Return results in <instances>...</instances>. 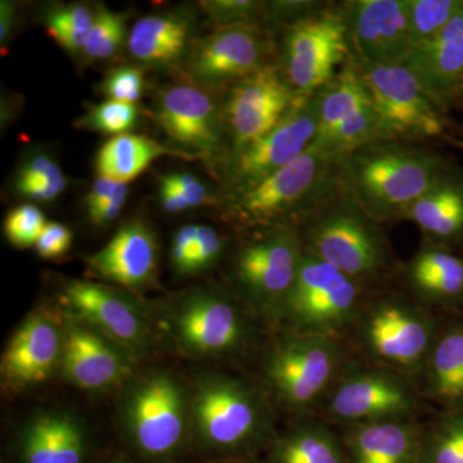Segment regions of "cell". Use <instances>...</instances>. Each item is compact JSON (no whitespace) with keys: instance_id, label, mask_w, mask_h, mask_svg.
<instances>
[{"instance_id":"6da1fadb","label":"cell","mask_w":463,"mask_h":463,"mask_svg":"<svg viewBox=\"0 0 463 463\" xmlns=\"http://www.w3.org/2000/svg\"><path fill=\"white\" fill-rule=\"evenodd\" d=\"M341 191L376 222L403 218L448 173L434 152L397 141L365 145L337 158Z\"/></svg>"},{"instance_id":"7a4b0ae2","label":"cell","mask_w":463,"mask_h":463,"mask_svg":"<svg viewBox=\"0 0 463 463\" xmlns=\"http://www.w3.org/2000/svg\"><path fill=\"white\" fill-rule=\"evenodd\" d=\"M190 390L191 434L206 449H250L272 432V412L260 390L221 373H201Z\"/></svg>"},{"instance_id":"3957f363","label":"cell","mask_w":463,"mask_h":463,"mask_svg":"<svg viewBox=\"0 0 463 463\" xmlns=\"http://www.w3.org/2000/svg\"><path fill=\"white\" fill-rule=\"evenodd\" d=\"M341 194L337 158L315 141L294 163L233 194L231 213L241 223L274 228L291 219H309Z\"/></svg>"},{"instance_id":"277c9868","label":"cell","mask_w":463,"mask_h":463,"mask_svg":"<svg viewBox=\"0 0 463 463\" xmlns=\"http://www.w3.org/2000/svg\"><path fill=\"white\" fill-rule=\"evenodd\" d=\"M118 403V422L139 455L167 459L191 434L190 390L167 371L128 381Z\"/></svg>"},{"instance_id":"5b68a950","label":"cell","mask_w":463,"mask_h":463,"mask_svg":"<svg viewBox=\"0 0 463 463\" xmlns=\"http://www.w3.org/2000/svg\"><path fill=\"white\" fill-rule=\"evenodd\" d=\"M306 251L356 282L373 279L388 263V243L377 222L344 194L310 216Z\"/></svg>"},{"instance_id":"8992f818","label":"cell","mask_w":463,"mask_h":463,"mask_svg":"<svg viewBox=\"0 0 463 463\" xmlns=\"http://www.w3.org/2000/svg\"><path fill=\"white\" fill-rule=\"evenodd\" d=\"M164 327L174 345L199 359H222L241 352L249 325L239 307L215 288H192L164 310Z\"/></svg>"},{"instance_id":"52a82bcc","label":"cell","mask_w":463,"mask_h":463,"mask_svg":"<svg viewBox=\"0 0 463 463\" xmlns=\"http://www.w3.org/2000/svg\"><path fill=\"white\" fill-rule=\"evenodd\" d=\"M352 58L344 9L323 7L286 24L283 76L298 97H312L330 83Z\"/></svg>"},{"instance_id":"ba28073f","label":"cell","mask_w":463,"mask_h":463,"mask_svg":"<svg viewBox=\"0 0 463 463\" xmlns=\"http://www.w3.org/2000/svg\"><path fill=\"white\" fill-rule=\"evenodd\" d=\"M352 62L379 112L389 141L434 138L443 134L440 109L403 63Z\"/></svg>"},{"instance_id":"9c48e42d","label":"cell","mask_w":463,"mask_h":463,"mask_svg":"<svg viewBox=\"0 0 463 463\" xmlns=\"http://www.w3.org/2000/svg\"><path fill=\"white\" fill-rule=\"evenodd\" d=\"M306 254L304 241L291 224L270 228L265 236L241 250L234 279L252 309L279 317Z\"/></svg>"},{"instance_id":"30bf717a","label":"cell","mask_w":463,"mask_h":463,"mask_svg":"<svg viewBox=\"0 0 463 463\" xmlns=\"http://www.w3.org/2000/svg\"><path fill=\"white\" fill-rule=\"evenodd\" d=\"M359 297L355 279L306 251L279 317L298 334L328 336L354 315Z\"/></svg>"},{"instance_id":"8fae6325","label":"cell","mask_w":463,"mask_h":463,"mask_svg":"<svg viewBox=\"0 0 463 463\" xmlns=\"http://www.w3.org/2000/svg\"><path fill=\"white\" fill-rule=\"evenodd\" d=\"M318 124V96L300 97L273 130L232 151L225 174L233 194L254 187L303 156L317 139Z\"/></svg>"},{"instance_id":"7c38bea8","label":"cell","mask_w":463,"mask_h":463,"mask_svg":"<svg viewBox=\"0 0 463 463\" xmlns=\"http://www.w3.org/2000/svg\"><path fill=\"white\" fill-rule=\"evenodd\" d=\"M339 359L336 344L326 335H295L270 350L264 362L265 383L279 403L306 408L327 388Z\"/></svg>"},{"instance_id":"4fadbf2b","label":"cell","mask_w":463,"mask_h":463,"mask_svg":"<svg viewBox=\"0 0 463 463\" xmlns=\"http://www.w3.org/2000/svg\"><path fill=\"white\" fill-rule=\"evenodd\" d=\"M63 312L96 328L137 358L154 345V328L146 307L136 298L108 285L69 279L61 289Z\"/></svg>"},{"instance_id":"5bb4252c","label":"cell","mask_w":463,"mask_h":463,"mask_svg":"<svg viewBox=\"0 0 463 463\" xmlns=\"http://www.w3.org/2000/svg\"><path fill=\"white\" fill-rule=\"evenodd\" d=\"M269 36L258 23L231 24L192 42L185 71L196 87L233 85L268 65Z\"/></svg>"},{"instance_id":"9a60e30c","label":"cell","mask_w":463,"mask_h":463,"mask_svg":"<svg viewBox=\"0 0 463 463\" xmlns=\"http://www.w3.org/2000/svg\"><path fill=\"white\" fill-rule=\"evenodd\" d=\"M61 376L76 389L109 392L132 377L137 356L76 317L63 312Z\"/></svg>"},{"instance_id":"2e32d148","label":"cell","mask_w":463,"mask_h":463,"mask_svg":"<svg viewBox=\"0 0 463 463\" xmlns=\"http://www.w3.org/2000/svg\"><path fill=\"white\" fill-rule=\"evenodd\" d=\"M298 99L281 69L270 63L232 85L224 108L232 151L246 147L273 130Z\"/></svg>"},{"instance_id":"e0dca14e","label":"cell","mask_w":463,"mask_h":463,"mask_svg":"<svg viewBox=\"0 0 463 463\" xmlns=\"http://www.w3.org/2000/svg\"><path fill=\"white\" fill-rule=\"evenodd\" d=\"M343 9L352 60L402 62L412 48L408 0H354Z\"/></svg>"},{"instance_id":"ac0fdd59","label":"cell","mask_w":463,"mask_h":463,"mask_svg":"<svg viewBox=\"0 0 463 463\" xmlns=\"http://www.w3.org/2000/svg\"><path fill=\"white\" fill-rule=\"evenodd\" d=\"M62 347V321L45 310H33L18 326L3 353V386L24 392L44 383L60 373Z\"/></svg>"},{"instance_id":"d6986e66","label":"cell","mask_w":463,"mask_h":463,"mask_svg":"<svg viewBox=\"0 0 463 463\" xmlns=\"http://www.w3.org/2000/svg\"><path fill=\"white\" fill-rule=\"evenodd\" d=\"M155 120L178 145L205 155L218 154L228 133L224 112L196 85H172L161 91Z\"/></svg>"},{"instance_id":"ffe728a7","label":"cell","mask_w":463,"mask_h":463,"mask_svg":"<svg viewBox=\"0 0 463 463\" xmlns=\"http://www.w3.org/2000/svg\"><path fill=\"white\" fill-rule=\"evenodd\" d=\"M87 263L100 279L127 288H146L156 279V237L145 222H129L116 232L105 248L90 255Z\"/></svg>"},{"instance_id":"44dd1931","label":"cell","mask_w":463,"mask_h":463,"mask_svg":"<svg viewBox=\"0 0 463 463\" xmlns=\"http://www.w3.org/2000/svg\"><path fill=\"white\" fill-rule=\"evenodd\" d=\"M413 398L403 383L385 373L354 374L331 397L330 412L345 422L389 421L410 412Z\"/></svg>"},{"instance_id":"7402d4cb","label":"cell","mask_w":463,"mask_h":463,"mask_svg":"<svg viewBox=\"0 0 463 463\" xmlns=\"http://www.w3.org/2000/svg\"><path fill=\"white\" fill-rule=\"evenodd\" d=\"M401 63L419 79L439 109L446 108L463 76V11L430 41L408 52Z\"/></svg>"},{"instance_id":"603a6c76","label":"cell","mask_w":463,"mask_h":463,"mask_svg":"<svg viewBox=\"0 0 463 463\" xmlns=\"http://www.w3.org/2000/svg\"><path fill=\"white\" fill-rule=\"evenodd\" d=\"M87 449L83 422L67 411L33 413L18 437L21 463H84Z\"/></svg>"},{"instance_id":"cb8c5ba5","label":"cell","mask_w":463,"mask_h":463,"mask_svg":"<svg viewBox=\"0 0 463 463\" xmlns=\"http://www.w3.org/2000/svg\"><path fill=\"white\" fill-rule=\"evenodd\" d=\"M431 326L410 307L386 303L371 313L367 341L374 354L390 364H416L431 343Z\"/></svg>"},{"instance_id":"d4e9b609","label":"cell","mask_w":463,"mask_h":463,"mask_svg":"<svg viewBox=\"0 0 463 463\" xmlns=\"http://www.w3.org/2000/svg\"><path fill=\"white\" fill-rule=\"evenodd\" d=\"M191 30L185 14H149L134 24L128 48L134 60L145 65L172 66L187 54Z\"/></svg>"},{"instance_id":"484cf974","label":"cell","mask_w":463,"mask_h":463,"mask_svg":"<svg viewBox=\"0 0 463 463\" xmlns=\"http://www.w3.org/2000/svg\"><path fill=\"white\" fill-rule=\"evenodd\" d=\"M353 463H416L420 444L416 429L408 423L367 422L347 439Z\"/></svg>"},{"instance_id":"4316f807","label":"cell","mask_w":463,"mask_h":463,"mask_svg":"<svg viewBox=\"0 0 463 463\" xmlns=\"http://www.w3.org/2000/svg\"><path fill=\"white\" fill-rule=\"evenodd\" d=\"M403 219L412 222L429 236L450 240L463 233V179L447 173L408 207Z\"/></svg>"},{"instance_id":"83f0119b","label":"cell","mask_w":463,"mask_h":463,"mask_svg":"<svg viewBox=\"0 0 463 463\" xmlns=\"http://www.w3.org/2000/svg\"><path fill=\"white\" fill-rule=\"evenodd\" d=\"M163 156L194 158L188 152L170 149L148 137L121 134L112 137L99 148L97 172L99 176L129 184L146 172L154 161Z\"/></svg>"},{"instance_id":"f1b7e54d","label":"cell","mask_w":463,"mask_h":463,"mask_svg":"<svg viewBox=\"0 0 463 463\" xmlns=\"http://www.w3.org/2000/svg\"><path fill=\"white\" fill-rule=\"evenodd\" d=\"M317 96L319 100V124L316 142L318 143L327 141L344 121L352 118L370 99L352 58Z\"/></svg>"},{"instance_id":"f546056e","label":"cell","mask_w":463,"mask_h":463,"mask_svg":"<svg viewBox=\"0 0 463 463\" xmlns=\"http://www.w3.org/2000/svg\"><path fill=\"white\" fill-rule=\"evenodd\" d=\"M414 288L432 298H453L463 294V260L439 249L422 250L410 267Z\"/></svg>"},{"instance_id":"4dcf8cb0","label":"cell","mask_w":463,"mask_h":463,"mask_svg":"<svg viewBox=\"0 0 463 463\" xmlns=\"http://www.w3.org/2000/svg\"><path fill=\"white\" fill-rule=\"evenodd\" d=\"M273 463H346L343 449L330 431L310 423L294 429L281 439Z\"/></svg>"},{"instance_id":"1f68e13d","label":"cell","mask_w":463,"mask_h":463,"mask_svg":"<svg viewBox=\"0 0 463 463\" xmlns=\"http://www.w3.org/2000/svg\"><path fill=\"white\" fill-rule=\"evenodd\" d=\"M430 380L441 401H463V330L449 331L435 345L431 355Z\"/></svg>"},{"instance_id":"d6a6232c","label":"cell","mask_w":463,"mask_h":463,"mask_svg":"<svg viewBox=\"0 0 463 463\" xmlns=\"http://www.w3.org/2000/svg\"><path fill=\"white\" fill-rule=\"evenodd\" d=\"M97 14L99 8L94 11L90 5L81 3L57 5L45 14V27L63 50L71 54H83Z\"/></svg>"},{"instance_id":"836d02e7","label":"cell","mask_w":463,"mask_h":463,"mask_svg":"<svg viewBox=\"0 0 463 463\" xmlns=\"http://www.w3.org/2000/svg\"><path fill=\"white\" fill-rule=\"evenodd\" d=\"M411 44L419 47L434 38L463 11V0H408Z\"/></svg>"},{"instance_id":"e575fe53","label":"cell","mask_w":463,"mask_h":463,"mask_svg":"<svg viewBox=\"0 0 463 463\" xmlns=\"http://www.w3.org/2000/svg\"><path fill=\"white\" fill-rule=\"evenodd\" d=\"M138 121V109L134 103L108 99L91 106L83 116L76 120L78 129L121 136L129 133Z\"/></svg>"},{"instance_id":"d590c367","label":"cell","mask_w":463,"mask_h":463,"mask_svg":"<svg viewBox=\"0 0 463 463\" xmlns=\"http://www.w3.org/2000/svg\"><path fill=\"white\" fill-rule=\"evenodd\" d=\"M125 33L127 16L99 7L96 24L85 43L83 56L90 61L109 60L120 50Z\"/></svg>"},{"instance_id":"8d00e7d4","label":"cell","mask_w":463,"mask_h":463,"mask_svg":"<svg viewBox=\"0 0 463 463\" xmlns=\"http://www.w3.org/2000/svg\"><path fill=\"white\" fill-rule=\"evenodd\" d=\"M45 225L47 222L42 210L32 203H24L12 209L5 216V234L16 248H32L35 246Z\"/></svg>"},{"instance_id":"74e56055","label":"cell","mask_w":463,"mask_h":463,"mask_svg":"<svg viewBox=\"0 0 463 463\" xmlns=\"http://www.w3.org/2000/svg\"><path fill=\"white\" fill-rule=\"evenodd\" d=\"M100 88L109 99L136 105L145 90V71L139 66L116 67L106 76Z\"/></svg>"},{"instance_id":"f35d334b","label":"cell","mask_w":463,"mask_h":463,"mask_svg":"<svg viewBox=\"0 0 463 463\" xmlns=\"http://www.w3.org/2000/svg\"><path fill=\"white\" fill-rule=\"evenodd\" d=\"M44 184L66 185L67 178L62 169L53 158L48 155L38 154L30 157L21 166L17 174L16 188L20 194H25L32 188Z\"/></svg>"},{"instance_id":"ab89813d","label":"cell","mask_w":463,"mask_h":463,"mask_svg":"<svg viewBox=\"0 0 463 463\" xmlns=\"http://www.w3.org/2000/svg\"><path fill=\"white\" fill-rule=\"evenodd\" d=\"M210 20L218 26L231 24L258 23L265 11V3L252 0H207L201 3Z\"/></svg>"},{"instance_id":"60d3db41","label":"cell","mask_w":463,"mask_h":463,"mask_svg":"<svg viewBox=\"0 0 463 463\" xmlns=\"http://www.w3.org/2000/svg\"><path fill=\"white\" fill-rule=\"evenodd\" d=\"M224 248L223 237L214 228L200 225L199 236L192 249L184 276L205 272L214 267L223 255Z\"/></svg>"},{"instance_id":"b9f144b4","label":"cell","mask_w":463,"mask_h":463,"mask_svg":"<svg viewBox=\"0 0 463 463\" xmlns=\"http://www.w3.org/2000/svg\"><path fill=\"white\" fill-rule=\"evenodd\" d=\"M425 463H463V417L448 423L432 439Z\"/></svg>"},{"instance_id":"7bdbcfd3","label":"cell","mask_w":463,"mask_h":463,"mask_svg":"<svg viewBox=\"0 0 463 463\" xmlns=\"http://www.w3.org/2000/svg\"><path fill=\"white\" fill-rule=\"evenodd\" d=\"M72 232L65 224L50 222L36 241L35 249L39 257L54 259L66 254L71 248Z\"/></svg>"},{"instance_id":"ee69618b","label":"cell","mask_w":463,"mask_h":463,"mask_svg":"<svg viewBox=\"0 0 463 463\" xmlns=\"http://www.w3.org/2000/svg\"><path fill=\"white\" fill-rule=\"evenodd\" d=\"M199 227L200 225L196 224L184 225L174 234L172 249H170V263L174 272L178 276L184 277L192 249L199 236Z\"/></svg>"},{"instance_id":"f6af8a7d","label":"cell","mask_w":463,"mask_h":463,"mask_svg":"<svg viewBox=\"0 0 463 463\" xmlns=\"http://www.w3.org/2000/svg\"><path fill=\"white\" fill-rule=\"evenodd\" d=\"M164 176L182 192L184 199L190 203L191 209L214 203V197L210 194L209 188L192 174L170 173Z\"/></svg>"},{"instance_id":"bcb514c9","label":"cell","mask_w":463,"mask_h":463,"mask_svg":"<svg viewBox=\"0 0 463 463\" xmlns=\"http://www.w3.org/2000/svg\"><path fill=\"white\" fill-rule=\"evenodd\" d=\"M128 194H129V184L123 183L108 203H103L99 209L88 213L91 223L97 225V227H103V225H108L114 222L123 212Z\"/></svg>"},{"instance_id":"7dc6e473","label":"cell","mask_w":463,"mask_h":463,"mask_svg":"<svg viewBox=\"0 0 463 463\" xmlns=\"http://www.w3.org/2000/svg\"><path fill=\"white\" fill-rule=\"evenodd\" d=\"M160 182V201L164 210L169 214H178V213L185 212V210L191 209L190 203L184 199L182 192L167 181L165 176L161 175L158 178Z\"/></svg>"},{"instance_id":"c3c4849f","label":"cell","mask_w":463,"mask_h":463,"mask_svg":"<svg viewBox=\"0 0 463 463\" xmlns=\"http://www.w3.org/2000/svg\"><path fill=\"white\" fill-rule=\"evenodd\" d=\"M121 184H123V183L115 182L112 181V179L99 175V178H97L93 185H91L90 194H88L87 196V201H85L88 213L93 212V210L102 206L103 203H108V201L114 196L115 192L118 190Z\"/></svg>"},{"instance_id":"681fc988","label":"cell","mask_w":463,"mask_h":463,"mask_svg":"<svg viewBox=\"0 0 463 463\" xmlns=\"http://www.w3.org/2000/svg\"><path fill=\"white\" fill-rule=\"evenodd\" d=\"M16 26V5L8 0L0 3V44L5 47Z\"/></svg>"},{"instance_id":"f907efd6","label":"cell","mask_w":463,"mask_h":463,"mask_svg":"<svg viewBox=\"0 0 463 463\" xmlns=\"http://www.w3.org/2000/svg\"><path fill=\"white\" fill-rule=\"evenodd\" d=\"M458 90L461 91V94H462V97H463V76L461 78V81H459Z\"/></svg>"},{"instance_id":"816d5d0a","label":"cell","mask_w":463,"mask_h":463,"mask_svg":"<svg viewBox=\"0 0 463 463\" xmlns=\"http://www.w3.org/2000/svg\"><path fill=\"white\" fill-rule=\"evenodd\" d=\"M109 463H127V462H123V461H114V462H109Z\"/></svg>"}]
</instances>
